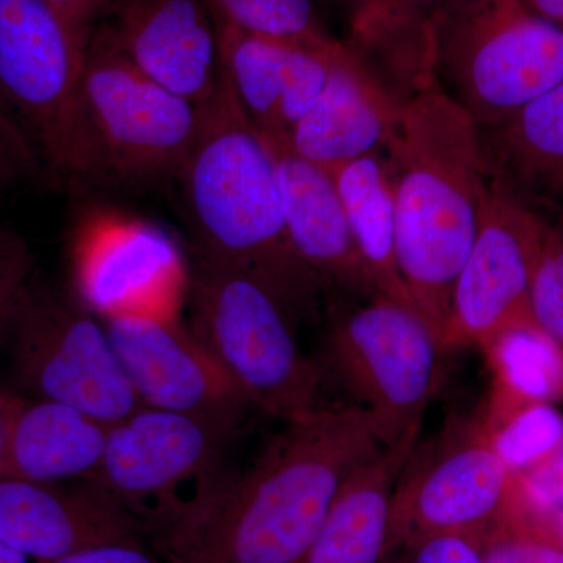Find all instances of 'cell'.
<instances>
[{"label":"cell","instance_id":"cell-35","mask_svg":"<svg viewBox=\"0 0 563 563\" xmlns=\"http://www.w3.org/2000/svg\"><path fill=\"white\" fill-rule=\"evenodd\" d=\"M66 18L88 40L111 0H51Z\"/></svg>","mask_w":563,"mask_h":563},{"label":"cell","instance_id":"cell-4","mask_svg":"<svg viewBox=\"0 0 563 563\" xmlns=\"http://www.w3.org/2000/svg\"><path fill=\"white\" fill-rule=\"evenodd\" d=\"M190 331L252 406L284 422L320 410L322 369L296 342L290 307L261 277L198 254Z\"/></svg>","mask_w":563,"mask_h":563},{"label":"cell","instance_id":"cell-8","mask_svg":"<svg viewBox=\"0 0 563 563\" xmlns=\"http://www.w3.org/2000/svg\"><path fill=\"white\" fill-rule=\"evenodd\" d=\"M3 336L14 377L32 398L65 404L109 426L143 406L106 322L70 295L31 282Z\"/></svg>","mask_w":563,"mask_h":563},{"label":"cell","instance_id":"cell-10","mask_svg":"<svg viewBox=\"0 0 563 563\" xmlns=\"http://www.w3.org/2000/svg\"><path fill=\"white\" fill-rule=\"evenodd\" d=\"M525 507L518 476L488 433L477 428L450 433L407 462L393 493L385 554L439 533H479L487 543Z\"/></svg>","mask_w":563,"mask_h":563},{"label":"cell","instance_id":"cell-20","mask_svg":"<svg viewBox=\"0 0 563 563\" xmlns=\"http://www.w3.org/2000/svg\"><path fill=\"white\" fill-rule=\"evenodd\" d=\"M479 131L492 184L521 206L563 221V81Z\"/></svg>","mask_w":563,"mask_h":563},{"label":"cell","instance_id":"cell-34","mask_svg":"<svg viewBox=\"0 0 563 563\" xmlns=\"http://www.w3.org/2000/svg\"><path fill=\"white\" fill-rule=\"evenodd\" d=\"M33 258L18 263L0 276V336L5 335L22 292L31 284Z\"/></svg>","mask_w":563,"mask_h":563},{"label":"cell","instance_id":"cell-24","mask_svg":"<svg viewBox=\"0 0 563 563\" xmlns=\"http://www.w3.org/2000/svg\"><path fill=\"white\" fill-rule=\"evenodd\" d=\"M324 172L335 184L355 247L380 296L418 313L399 272L395 196L384 155L374 152Z\"/></svg>","mask_w":563,"mask_h":563},{"label":"cell","instance_id":"cell-32","mask_svg":"<svg viewBox=\"0 0 563 563\" xmlns=\"http://www.w3.org/2000/svg\"><path fill=\"white\" fill-rule=\"evenodd\" d=\"M41 162L16 121L0 103V187L38 174Z\"/></svg>","mask_w":563,"mask_h":563},{"label":"cell","instance_id":"cell-33","mask_svg":"<svg viewBox=\"0 0 563 563\" xmlns=\"http://www.w3.org/2000/svg\"><path fill=\"white\" fill-rule=\"evenodd\" d=\"M40 563H169L151 543L121 542L101 544L90 550L79 551L57 559V561Z\"/></svg>","mask_w":563,"mask_h":563},{"label":"cell","instance_id":"cell-39","mask_svg":"<svg viewBox=\"0 0 563 563\" xmlns=\"http://www.w3.org/2000/svg\"><path fill=\"white\" fill-rule=\"evenodd\" d=\"M0 563H29V559L0 540Z\"/></svg>","mask_w":563,"mask_h":563},{"label":"cell","instance_id":"cell-31","mask_svg":"<svg viewBox=\"0 0 563 563\" xmlns=\"http://www.w3.org/2000/svg\"><path fill=\"white\" fill-rule=\"evenodd\" d=\"M517 476L526 503L537 512L559 520L563 512V444L542 463Z\"/></svg>","mask_w":563,"mask_h":563},{"label":"cell","instance_id":"cell-3","mask_svg":"<svg viewBox=\"0 0 563 563\" xmlns=\"http://www.w3.org/2000/svg\"><path fill=\"white\" fill-rule=\"evenodd\" d=\"M179 176L198 254L261 277L292 313L310 309L321 285L292 250L276 157L224 77Z\"/></svg>","mask_w":563,"mask_h":563},{"label":"cell","instance_id":"cell-23","mask_svg":"<svg viewBox=\"0 0 563 563\" xmlns=\"http://www.w3.org/2000/svg\"><path fill=\"white\" fill-rule=\"evenodd\" d=\"M346 43L401 102L435 81L432 27L442 0H336Z\"/></svg>","mask_w":563,"mask_h":563},{"label":"cell","instance_id":"cell-11","mask_svg":"<svg viewBox=\"0 0 563 563\" xmlns=\"http://www.w3.org/2000/svg\"><path fill=\"white\" fill-rule=\"evenodd\" d=\"M73 298L101 320L176 317L190 273L172 235L118 210H88L70 243Z\"/></svg>","mask_w":563,"mask_h":563},{"label":"cell","instance_id":"cell-36","mask_svg":"<svg viewBox=\"0 0 563 563\" xmlns=\"http://www.w3.org/2000/svg\"><path fill=\"white\" fill-rule=\"evenodd\" d=\"M32 254L21 236L14 235L13 232L0 229V276L9 272L18 263L27 261Z\"/></svg>","mask_w":563,"mask_h":563},{"label":"cell","instance_id":"cell-27","mask_svg":"<svg viewBox=\"0 0 563 563\" xmlns=\"http://www.w3.org/2000/svg\"><path fill=\"white\" fill-rule=\"evenodd\" d=\"M493 448L515 474L542 463L563 444V415L548 402L526 404L488 433Z\"/></svg>","mask_w":563,"mask_h":563},{"label":"cell","instance_id":"cell-37","mask_svg":"<svg viewBox=\"0 0 563 563\" xmlns=\"http://www.w3.org/2000/svg\"><path fill=\"white\" fill-rule=\"evenodd\" d=\"M533 13L563 31V0H521Z\"/></svg>","mask_w":563,"mask_h":563},{"label":"cell","instance_id":"cell-13","mask_svg":"<svg viewBox=\"0 0 563 563\" xmlns=\"http://www.w3.org/2000/svg\"><path fill=\"white\" fill-rule=\"evenodd\" d=\"M232 437L201 418L141 406L109 426L101 465L85 483L146 521L179 501L181 485L221 470Z\"/></svg>","mask_w":563,"mask_h":563},{"label":"cell","instance_id":"cell-15","mask_svg":"<svg viewBox=\"0 0 563 563\" xmlns=\"http://www.w3.org/2000/svg\"><path fill=\"white\" fill-rule=\"evenodd\" d=\"M92 31L144 76L201 109L220 92V36L207 0H111Z\"/></svg>","mask_w":563,"mask_h":563},{"label":"cell","instance_id":"cell-21","mask_svg":"<svg viewBox=\"0 0 563 563\" xmlns=\"http://www.w3.org/2000/svg\"><path fill=\"white\" fill-rule=\"evenodd\" d=\"M109 424L46 399L18 398L11 413L0 479L85 483L98 472Z\"/></svg>","mask_w":563,"mask_h":563},{"label":"cell","instance_id":"cell-16","mask_svg":"<svg viewBox=\"0 0 563 563\" xmlns=\"http://www.w3.org/2000/svg\"><path fill=\"white\" fill-rule=\"evenodd\" d=\"M0 540L36 562L101 544L150 543L144 521L88 483L0 479Z\"/></svg>","mask_w":563,"mask_h":563},{"label":"cell","instance_id":"cell-6","mask_svg":"<svg viewBox=\"0 0 563 563\" xmlns=\"http://www.w3.org/2000/svg\"><path fill=\"white\" fill-rule=\"evenodd\" d=\"M432 41L435 80L481 129L563 81V31L521 0H442Z\"/></svg>","mask_w":563,"mask_h":563},{"label":"cell","instance_id":"cell-30","mask_svg":"<svg viewBox=\"0 0 563 563\" xmlns=\"http://www.w3.org/2000/svg\"><path fill=\"white\" fill-rule=\"evenodd\" d=\"M380 563H487V543L479 533H439L385 554Z\"/></svg>","mask_w":563,"mask_h":563},{"label":"cell","instance_id":"cell-2","mask_svg":"<svg viewBox=\"0 0 563 563\" xmlns=\"http://www.w3.org/2000/svg\"><path fill=\"white\" fill-rule=\"evenodd\" d=\"M384 151L399 272L440 343L490 195L479 125L435 80L404 102Z\"/></svg>","mask_w":563,"mask_h":563},{"label":"cell","instance_id":"cell-19","mask_svg":"<svg viewBox=\"0 0 563 563\" xmlns=\"http://www.w3.org/2000/svg\"><path fill=\"white\" fill-rule=\"evenodd\" d=\"M269 146L279 169L288 236L307 272L321 288H336L363 301L380 296L355 247L332 177L287 144Z\"/></svg>","mask_w":563,"mask_h":563},{"label":"cell","instance_id":"cell-25","mask_svg":"<svg viewBox=\"0 0 563 563\" xmlns=\"http://www.w3.org/2000/svg\"><path fill=\"white\" fill-rule=\"evenodd\" d=\"M487 352L501 384L504 412L563 399V347L542 329H510Z\"/></svg>","mask_w":563,"mask_h":563},{"label":"cell","instance_id":"cell-7","mask_svg":"<svg viewBox=\"0 0 563 563\" xmlns=\"http://www.w3.org/2000/svg\"><path fill=\"white\" fill-rule=\"evenodd\" d=\"M442 351L420 314L377 296L336 318L325 363L352 406L368 415L379 442L395 448L418 440Z\"/></svg>","mask_w":563,"mask_h":563},{"label":"cell","instance_id":"cell-9","mask_svg":"<svg viewBox=\"0 0 563 563\" xmlns=\"http://www.w3.org/2000/svg\"><path fill=\"white\" fill-rule=\"evenodd\" d=\"M88 40L51 0H0V103L41 166L76 184L77 92Z\"/></svg>","mask_w":563,"mask_h":563},{"label":"cell","instance_id":"cell-26","mask_svg":"<svg viewBox=\"0 0 563 563\" xmlns=\"http://www.w3.org/2000/svg\"><path fill=\"white\" fill-rule=\"evenodd\" d=\"M214 20L261 38L307 49L335 52L343 46L325 31L313 0H207Z\"/></svg>","mask_w":563,"mask_h":563},{"label":"cell","instance_id":"cell-18","mask_svg":"<svg viewBox=\"0 0 563 563\" xmlns=\"http://www.w3.org/2000/svg\"><path fill=\"white\" fill-rule=\"evenodd\" d=\"M404 102L344 43L333 57L320 98L292 131L287 146L303 161L331 169L385 150Z\"/></svg>","mask_w":563,"mask_h":563},{"label":"cell","instance_id":"cell-28","mask_svg":"<svg viewBox=\"0 0 563 563\" xmlns=\"http://www.w3.org/2000/svg\"><path fill=\"white\" fill-rule=\"evenodd\" d=\"M533 318L563 347V221L542 214V239L531 287Z\"/></svg>","mask_w":563,"mask_h":563},{"label":"cell","instance_id":"cell-38","mask_svg":"<svg viewBox=\"0 0 563 563\" xmlns=\"http://www.w3.org/2000/svg\"><path fill=\"white\" fill-rule=\"evenodd\" d=\"M20 395L14 393L0 390V457H2L3 448H5L7 432H9V424L11 413H13L14 406H16Z\"/></svg>","mask_w":563,"mask_h":563},{"label":"cell","instance_id":"cell-12","mask_svg":"<svg viewBox=\"0 0 563 563\" xmlns=\"http://www.w3.org/2000/svg\"><path fill=\"white\" fill-rule=\"evenodd\" d=\"M542 239V214L496 188L481 220L473 250L455 280L450 318L440 346H488L504 332L537 324L531 306L533 268Z\"/></svg>","mask_w":563,"mask_h":563},{"label":"cell","instance_id":"cell-40","mask_svg":"<svg viewBox=\"0 0 563 563\" xmlns=\"http://www.w3.org/2000/svg\"><path fill=\"white\" fill-rule=\"evenodd\" d=\"M559 520H561V529H562V536H563V512L561 514V517H559Z\"/></svg>","mask_w":563,"mask_h":563},{"label":"cell","instance_id":"cell-17","mask_svg":"<svg viewBox=\"0 0 563 563\" xmlns=\"http://www.w3.org/2000/svg\"><path fill=\"white\" fill-rule=\"evenodd\" d=\"M217 25L222 77L244 117L269 144H288L320 98L344 43L335 52H320Z\"/></svg>","mask_w":563,"mask_h":563},{"label":"cell","instance_id":"cell-1","mask_svg":"<svg viewBox=\"0 0 563 563\" xmlns=\"http://www.w3.org/2000/svg\"><path fill=\"white\" fill-rule=\"evenodd\" d=\"M263 448L242 473L218 470L146 521L169 563H296L336 493L384 444L361 407H321Z\"/></svg>","mask_w":563,"mask_h":563},{"label":"cell","instance_id":"cell-29","mask_svg":"<svg viewBox=\"0 0 563 563\" xmlns=\"http://www.w3.org/2000/svg\"><path fill=\"white\" fill-rule=\"evenodd\" d=\"M540 526L525 518L496 532L487 542V563H563L562 529Z\"/></svg>","mask_w":563,"mask_h":563},{"label":"cell","instance_id":"cell-14","mask_svg":"<svg viewBox=\"0 0 563 563\" xmlns=\"http://www.w3.org/2000/svg\"><path fill=\"white\" fill-rule=\"evenodd\" d=\"M102 321L143 406L201 418L232 433L254 407L177 317L121 314Z\"/></svg>","mask_w":563,"mask_h":563},{"label":"cell","instance_id":"cell-22","mask_svg":"<svg viewBox=\"0 0 563 563\" xmlns=\"http://www.w3.org/2000/svg\"><path fill=\"white\" fill-rule=\"evenodd\" d=\"M415 444L383 448L358 466L296 563H380L387 551L393 493Z\"/></svg>","mask_w":563,"mask_h":563},{"label":"cell","instance_id":"cell-5","mask_svg":"<svg viewBox=\"0 0 563 563\" xmlns=\"http://www.w3.org/2000/svg\"><path fill=\"white\" fill-rule=\"evenodd\" d=\"M203 109L140 73L92 31L77 92L76 181H151L179 174Z\"/></svg>","mask_w":563,"mask_h":563}]
</instances>
